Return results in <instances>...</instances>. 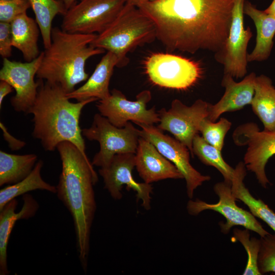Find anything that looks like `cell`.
Returning <instances> with one entry per match:
<instances>
[{"label":"cell","instance_id":"obj_20","mask_svg":"<svg viewBox=\"0 0 275 275\" xmlns=\"http://www.w3.org/2000/svg\"><path fill=\"white\" fill-rule=\"evenodd\" d=\"M23 204L21 210L15 212L18 202L14 199L0 210V274L10 273L7 265V246L12 230L16 222L21 219H28L36 214L39 205L29 194L23 195Z\"/></svg>","mask_w":275,"mask_h":275},{"label":"cell","instance_id":"obj_39","mask_svg":"<svg viewBox=\"0 0 275 275\" xmlns=\"http://www.w3.org/2000/svg\"><path fill=\"white\" fill-rule=\"evenodd\" d=\"M3 1H9V0H3Z\"/></svg>","mask_w":275,"mask_h":275},{"label":"cell","instance_id":"obj_31","mask_svg":"<svg viewBox=\"0 0 275 275\" xmlns=\"http://www.w3.org/2000/svg\"><path fill=\"white\" fill-rule=\"evenodd\" d=\"M261 245L258 266L261 274L275 273V234L270 233L260 238Z\"/></svg>","mask_w":275,"mask_h":275},{"label":"cell","instance_id":"obj_8","mask_svg":"<svg viewBox=\"0 0 275 275\" xmlns=\"http://www.w3.org/2000/svg\"><path fill=\"white\" fill-rule=\"evenodd\" d=\"M146 73L154 84L164 88L183 90L194 85L201 75L197 63L167 53L149 56L145 62Z\"/></svg>","mask_w":275,"mask_h":275},{"label":"cell","instance_id":"obj_25","mask_svg":"<svg viewBox=\"0 0 275 275\" xmlns=\"http://www.w3.org/2000/svg\"><path fill=\"white\" fill-rule=\"evenodd\" d=\"M37 162L35 154L16 155L0 151V186L16 183L26 177Z\"/></svg>","mask_w":275,"mask_h":275},{"label":"cell","instance_id":"obj_22","mask_svg":"<svg viewBox=\"0 0 275 275\" xmlns=\"http://www.w3.org/2000/svg\"><path fill=\"white\" fill-rule=\"evenodd\" d=\"M10 24L13 47L22 53L26 62L38 58L41 52L38 46L40 30L36 20L26 13L16 17Z\"/></svg>","mask_w":275,"mask_h":275},{"label":"cell","instance_id":"obj_18","mask_svg":"<svg viewBox=\"0 0 275 275\" xmlns=\"http://www.w3.org/2000/svg\"><path fill=\"white\" fill-rule=\"evenodd\" d=\"M256 76L254 72H251L241 81L236 82L232 76L224 74L222 85L225 88V93L216 103H209L208 118L215 122L223 113L240 110L251 104Z\"/></svg>","mask_w":275,"mask_h":275},{"label":"cell","instance_id":"obj_29","mask_svg":"<svg viewBox=\"0 0 275 275\" xmlns=\"http://www.w3.org/2000/svg\"><path fill=\"white\" fill-rule=\"evenodd\" d=\"M231 241H239L243 246L248 255L247 263L243 275H261L258 266V258L260 249V239L250 238L249 230L233 229Z\"/></svg>","mask_w":275,"mask_h":275},{"label":"cell","instance_id":"obj_5","mask_svg":"<svg viewBox=\"0 0 275 275\" xmlns=\"http://www.w3.org/2000/svg\"><path fill=\"white\" fill-rule=\"evenodd\" d=\"M155 39L153 21L138 7L126 3L117 17L97 34L90 45L114 54L118 60L117 67L121 68L128 63L129 52Z\"/></svg>","mask_w":275,"mask_h":275},{"label":"cell","instance_id":"obj_23","mask_svg":"<svg viewBox=\"0 0 275 275\" xmlns=\"http://www.w3.org/2000/svg\"><path fill=\"white\" fill-rule=\"evenodd\" d=\"M246 167L243 162H239L235 168L231 181V189L234 197L244 203L250 212L266 223L275 232V213L262 200L256 199L250 193L244 183L246 176Z\"/></svg>","mask_w":275,"mask_h":275},{"label":"cell","instance_id":"obj_33","mask_svg":"<svg viewBox=\"0 0 275 275\" xmlns=\"http://www.w3.org/2000/svg\"><path fill=\"white\" fill-rule=\"evenodd\" d=\"M12 37L11 24L0 22V55L3 58H8L12 55Z\"/></svg>","mask_w":275,"mask_h":275},{"label":"cell","instance_id":"obj_9","mask_svg":"<svg viewBox=\"0 0 275 275\" xmlns=\"http://www.w3.org/2000/svg\"><path fill=\"white\" fill-rule=\"evenodd\" d=\"M213 190L218 197L217 203L210 204L199 199L190 200L186 207L188 213L197 215L206 210L219 213L226 220L225 223H219L221 232L224 234L228 233L232 227L236 226L254 231L261 237L269 233L250 212L237 205V199L232 193L231 182L225 181L217 182L214 185Z\"/></svg>","mask_w":275,"mask_h":275},{"label":"cell","instance_id":"obj_30","mask_svg":"<svg viewBox=\"0 0 275 275\" xmlns=\"http://www.w3.org/2000/svg\"><path fill=\"white\" fill-rule=\"evenodd\" d=\"M231 126V122L224 118H221L217 122L206 118L200 123L199 132L208 144L221 151L224 145L225 137Z\"/></svg>","mask_w":275,"mask_h":275},{"label":"cell","instance_id":"obj_15","mask_svg":"<svg viewBox=\"0 0 275 275\" xmlns=\"http://www.w3.org/2000/svg\"><path fill=\"white\" fill-rule=\"evenodd\" d=\"M135 167V153H126L115 155L105 167L100 168L99 173L102 177L104 187L115 200H121L123 185L128 190L136 193L137 201H142V205L146 210L151 208V194L153 187L151 184L138 182L132 174Z\"/></svg>","mask_w":275,"mask_h":275},{"label":"cell","instance_id":"obj_12","mask_svg":"<svg viewBox=\"0 0 275 275\" xmlns=\"http://www.w3.org/2000/svg\"><path fill=\"white\" fill-rule=\"evenodd\" d=\"M209 104L205 101L198 99L189 106L179 99H174L169 109L162 108L158 111L160 120L157 127L171 133L188 148L193 157V140L199 134L201 122L208 118Z\"/></svg>","mask_w":275,"mask_h":275},{"label":"cell","instance_id":"obj_17","mask_svg":"<svg viewBox=\"0 0 275 275\" xmlns=\"http://www.w3.org/2000/svg\"><path fill=\"white\" fill-rule=\"evenodd\" d=\"M135 155L136 169L146 183L167 179H184L178 169L143 138H139Z\"/></svg>","mask_w":275,"mask_h":275},{"label":"cell","instance_id":"obj_16","mask_svg":"<svg viewBox=\"0 0 275 275\" xmlns=\"http://www.w3.org/2000/svg\"><path fill=\"white\" fill-rule=\"evenodd\" d=\"M43 52L31 62L12 61L8 58L3 60L0 70V80L8 82L16 92L10 100L14 109L28 114L38 94L40 80L35 81V76L41 65Z\"/></svg>","mask_w":275,"mask_h":275},{"label":"cell","instance_id":"obj_38","mask_svg":"<svg viewBox=\"0 0 275 275\" xmlns=\"http://www.w3.org/2000/svg\"><path fill=\"white\" fill-rule=\"evenodd\" d=\"M67 10L76 3L77 0H62Z\"/></svg>","mask_w":275,"mask_h":275},{"label":"cell","instance_id":"obj_28","mask_svg":"<svg viewBox=\"0 0 275 275\" xmlns=\"http://www.w3.org/2000/svg\"><path fill=\"white\" fill-rule=\"evenodd\" d=\"M193 151L194 155H196L203 163L215 168L222 174L224 181L231 183L234 169L224 160L221 151L197 134L193 140Z\"/></svg>","mask_w":275,"mask_h":275},{"label":"cell","instance_id":"obj_19","mask_svg":"<svg viewBox=\"0 0 275 275\" xmlns=\"http://www.w3.org/2000/svg\"><path fill=\"white\" fill-rule=\"evenodd\" d=\"M117 57L109 51L102 57L97 65L93 73L87 81L79 88L67 93L69 99L82 101L92 98L103 100L111 94L109 85L115 67H117Z\"/></svg>","mask_w":275,"mask_h":275},{"label":"cell","instance_id":"obj_37","mask_svg":"<svg viewBox=\"0 0 275 275\" xmlns=\"http://www.w3.org/2000/svg\"><path fill=\"white\" fill-rule=\"evenodd\" d=\"M264 11L266 13L275 16V0H272L271 4Z\"/></svg>","mask_w":275,"mask_h":275},{"label":"cell","instance_id":"obj_1","mask_svg":"<svg viewBox=\"0 0 275 275\" xmlns=\"http://www.w3.org/2000/svg\"><path fill=\"white\" fill-rule=\"evenodd\" d=\"M234 0H158L138 8L154 23L156 39L171 51L216 54L229 35Z\"/></svg>","mask_w":275,"mask_h":275},{"label":"cell","instance_id":"obj_2","mask_svg":"<svg viewBox=\"0 0 275 275\" xmlns=\"http://www.w3.org/2000/svg\"><path fill=\"white\" fill-rule=\"evenodd\" d=\"M57 150L62 161V171L56 194L72 217L77 254L86 272L91 230L97 207L94 186L98 177L92 162L73 143L63 142Z\"/></svg>","mask_w":275,"mask_h":275},{"label":"cell","instance_id":"obj_35","mask_svg":"<svg viewBox=\"0 0 275 275\" xmlns=\"http://www.w3.org/2000/svg\"><path fill=\"white\" fill-rule=\"evenodd\" d=\"M13 88L5 80L0 81V108H1L5 97L13 91Z\"/></svg>","mask_w":275,"mask_h":275},{"label":"cell","instance_id":"obj_21","mask_svg":"<svg viewBox=\"0 0 275 275\" xmlns=\"http://www.w3.org/2000/svg\"><path fill=\"white\" fill-rule=\"evenodd\" d=\"M243 12L253 21L257 32L256 44L248 54V62L265 61L269 58L273 45L275 16L257 9L248 1L244 2Z\"/></svg>","mask_w":275,"mask_h":275},{"label":"cell","instance_id":"obj_24","mask_svg":"<svg viewBox=\"0 0 275 275\" xmlns=\"http://www.w3.org/2000/svg\"><path fill=\"white\" fill-rule=\"evenodd\" d=\"M266 131H275V88L271 79L265 75L257 76L255 93L251 104Z\"/></svg>","mask_w":275,"mask_h":275},{"label":"cell","instance_id":"obj_4","mask_svg":"<svg viewBox=\"0 0 275 275\" xmlns=\"http://www.w3.org/2000/svg\"><path fill=\"white\" fill-rule=\"evenodd\" d=\"M96 36L69 33L53 28L51 42L43 51L37 78L59 85L66 93L74 91L77 84L88 78L85 69L87 61L105 52L90 45Z\"/></svg>","mask_w":275,"mask_h":275},{"label":"cell","instance_id":"obj_10","mask_svg":"<svg viewBox=\"0 0 275 275\" xmlns=\"http://www.w3.org/2000/svg\"><path fill=\"white\" fill-rule=\"evenodd\" d=\"M151 97L150 91L144 90L137 95L135 101H131L121 91L114 89L107 98L98 100L96 106L99 114L117 127H124L129 121L152 125L159 123L160 119L154 107H146Z\"/></svg>","mask_w":275,"mask_h":275},{"label":"cell","instance_id":"obj_34","mask_svg":"<svg viewBox=\"0 0 275 275\" xmlns=\"http://www.w3.org/2000/svg\"><path fill=\"white\" fill-rule=\"evenodd\" d=\"M0 127L3 131V135L5 140L8 143L9 148L12 151L19 150L25 146V142L14 137L8 131L6 126L2 122H0Z\"/></svg>","mask_w":275,"mask_h":275},{"label":"cell","instance_id":"obj_26","mask_svg":"<svg viewBox=\"0 0 275 275\" xmlns=\"http://www.w3.org/2000/svg\"><path fill=\"white\" fill-rule=\"evenodd\" d=\"M43 165L42 160H39L31 173L19 182L9 185L0 190V210L10 201L17 197L37 190H44L57 193L56 186L45 181L41 177V171Z\"/></svg>","mask_w":275,"mask_h":275},{"label":"cell","instance_id":"obj_13","mask_svg":"<svg viewBox=\"0 0 275 275\" xmlns=\"http://www.w3.org/2000/svg\"><path fill=\"white\" fill-rule=\"evenodd\" d=\"M233 139L237 146H248L243 162L246 169L255 174L259 183L266 188L270 182L265 173V167L275 155V131H260L257 124L248 123L235 130Z\"/></svg>","mask_w":275,"mask_h":275},{"label":"cell","instance_id":"obj_6","mask_svg":"<svg viewBox=\"0 0 275 275\" xmlns=\"http://www.w3.org/2000/svg\"><path fill=\"white\" fill-rule=\"evenodd\" d=\"M82 134L88 140L99 143L100 149L92 163L100 168L106 166L116 154L135 153L140 138L139 130L130 122L119 128L100 114H95L91 126L82 129Z\"/></svg>","mask_w":275,"mask_h":275},{"label":"cell","instance_id":"obj_3","mask_svg":"<svg viewBox=\"0 0 275 275\" xmlns=\"http://www.w3.org/2000/svg\"><path fill=\"white\" fill-rule=\"evenodd\" d=\"M39 79L37 97L28 113L33 116V137L40 141L45 151H53L60 143L68 141L88 157L79 119L84 106L99 100L92 98L72 102L61 86Z\"/></svg>","mask_w":275,"mask_h":275},{"label":"cell","instance_id":"obj_7","mask_svg":"<svg viewBox=\"0 0 275 275\" xmlns=\"http://www.w3.org/2000/svg\"><path fill=\"white\" fill-rule=\"evenodd\" d=\"M127 0H80L63 15L61 29L67 32L100 34L117 17Z\"/></svg>","mask_w":275,"mask_h":275},{"label":"cell","instance_id":"obj_11","mask_svg":"<svg viewBox=\"0 0 275 275\" xmlns=\"http://www.w3.org/2000/svg\"><path fill=\"white\" fill-rule=\"evenodd\" d=\"M135 124L141 128L139 130L140 137L151 142L181 172L186 182L187 195L191 199L195 190L203 182L210 180V177L202 175L191 166L190 152L180 141L163 134L162 130L153 125Z\"/></svg>","mask_w":275,"mask_h":275},{"label":"cell","instance_id":"obj_32","mask_svg":"<svg viewBox=\"0 0 275 275\" xmlns=\"http://www.w3.org/2000/svg\"><path fill=\"white\" fill-rule=\"evenodd\" d=\"M30 7L28 0H0V22L11 23Z\"/></svg>","mask_w":275,"mask_h":275},{"label":"cell","instance_id":"obj_27","mask_svg":"<svg viewBox=\"0 0 275 275\" xmlns=\"http://www.w3.org/2000/svg\"><path fill=\"white\" fill-rule=\"evenodd\" d=\"M31 5L41 34L45 49L51 42L52 23L59 14L65 15L67 9L62 0H28Z\"/></svg>","mask_w":275,"mask_h":275},{"label":"cell","instance_id":"obj_14","mask_svg":"<svg viewBox=\"0 0 275 275\" xmlns=\"http://www.w3.org/2000/svg\"><path fill=\"white\" fill-rule=\"evenodd\" d=\"M245 0H234L229 35L216 60L224 66V74L242 78L247 73V47L252 36L249 27L244 26Z\"/></svg>","mask_w":275,"mask_h":275},{"label":"cell","instance_id":"obj_36","mask_svg":"<svg viewBox=\"0 0 275 275\" xmlns=\"http://www.w3.org/2000/svg\"><path fill=\"white\" fill-rule=\"evenodd\" d=\"M158 0H127V3L135 6L137 7H139L140 6L142 5L143 4L148 3V2H154Z\"/></svg>","mask_w":275,"mask_h":275}]
</instances>
